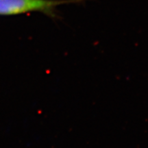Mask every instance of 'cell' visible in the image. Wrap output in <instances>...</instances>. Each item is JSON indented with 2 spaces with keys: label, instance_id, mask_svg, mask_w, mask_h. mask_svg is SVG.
Wrapping results in <instances>:
<instances>
[{
  "label": "cell",
  "instance_id": "obj_1",
  "mask_svg": "<svg viewBox=\"0 0 148 148\" xmlns=\"http://www.w3.org/2000/svg\"><path fill=\"white\" fill-rule=\"evenodd\" d=\"M85 0H0V14L10 15L38 12L57 18V8L60 5L79 3Z\"/></svg>",
  "mask_w": 148,
  "mask_h": 148
}]
</instances>
